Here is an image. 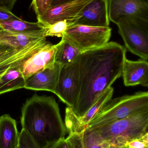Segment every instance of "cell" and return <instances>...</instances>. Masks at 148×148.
I'll use <instances>...</instances> for the list:
<instances>
[{"instance_id": "7402d4cb", "label": "cell", "mask_w": 148, "mask_h": 148, "mask_svg": "<svg viewBox=\"0 0 148 148\" xmlns=\"http://www.w3.org/2000/svg\"><path fill=\"white\" fill-rule=\"evenodd\" d=\"M73 24L67 20L59 21L49 25H44L46 31L45 36L62 37L67 29Z\"/></svg>"}, {"instance_id": "603a6c76", "label": "cell", "mask_w": 148, "mask_h": 148, "mask_svg": "<svg viewBox=\"0 0 148 148\" xmlns=\"http://www.w3.org/2000/svg\"><path fill=\"white\" fill-rule=\"evenodd\" d=\"M84 148H105L101 138L92 130L86 128L82 135Z\"/></svg>"}, {"instance_id": "8fae6325", "label": "cell", "mask_w": 148, "mask_h": 148, "mask_svg": "<svg viewBox=\"0 0 148 148\" xmlns=\"http://www.w3.org/2000/svg\"><path fill=\"white\" fill-rule=\"evenodd\" d=\"M91 1L76 0L50 7L42 15L37 18V21L46 25L67 20L73 25L79 13Z\"/></svg>"}, {"instance_id": "1f68e13d", "label": "cell", "mask_w": 148, "mask_h": 148, "mask_svg": "<svg viewBox=\"0 0 148 148\" xmlns=\"http://www.w3.org/2000/svg\"><path fill=\"white\" fill-rule=\"evenodd\" d=\"M17 148H18V147H17Z\"/></svg>"}, {"instance_id": "30bf717a", "label": "cell", "mask_w": 148, "mask_h": 148, "mask_svg": "<svg viewBox=\"0 0 148 148\" xmlns=\"http://www.w3.org/2000/svg\"><path fill=\"white\" fill-rule=\"evenodd\" d=\"M109 22L107 0H91L79 13L73 25L107 27Z\"/></svg>"}, {"instance_id": "9a60e30c", "label": "cell", "mask_w": 148, "mask_h": 148, "mask_svg": "<svg viewBox=\"0 0 148 148\" xmlns=\"http://www.w3.org/2000/svg\"><path fill=\"white\" fill-rule=\"evenodd\" d=\"M45 31L25 34L14 33L0 29V44L11 48L21 49L38 39L46 37Z\"/></svg>"}, {"instance_id": "9c48e42d", "label": "cell", "mask_w": 148, "mask_h": 148, "mask_svg": "<svg viewBox=\"0 0 148 148\" xmlns=\"http://www.w3.org/2000/svg\"><path fill=\"white\" fill-rule=\"evenodd\" d=\"M47 42L46 37H43L21 49L11 48L0 44V75L11 68H20Z\"/></svg>"}, {"instance_id": "d6986e66", "label": "cell", "mask_w": 148, "mask_h": 148, "mask_svg": "<svg viewBox=\"0 0 148 148\" xmlns=\"http://www.w3.org/2000/svg\"><path fill=\"white\" fill-rule=\"evenodd\" d=\"M81 53L65 39L62 38L61 41L57 44L55 60L56 62L61 64L62 66L70 65Z\"/></svg>"}, {"instance_id": "cb8c5ba5", "label": "cell", "mask_w": 148, "mask_h": 148, "mask_svg": "<svg viewBox=\"0 0 148 148\" xmlns=\"http://www.w3.org/2000/svg\"><path fill=\"white\" fill-rule=\"evenodd\" d=\"M18 148H40L32 137L23 129L19 134Z\"/></svg>"}, {"instance_id": "8992f818", "label": "cell", "mask_w": 148, "mask_h": 148, "mask_svg": "<svg viewBox=\"0 0 148 148\" xmlns=\"http://www.w3.org/2000/svg\"><path fill=\"white\" fill-rule=\"evenodd\" d=\"M110 27H90L73 25L67 29L62 38L81 53L104 47L111 35Z\"/></svg>"}, {"instance_id": "4fadbf2b", "label": "cell", "mask_w": 148, "mask_h": 148, "mask_svg": "<svg viewBox=\"0 0 148 148\" xmlns=\"http://www.w3.org/2000/svg\"><path fill=\"white\" fill-rule=\"evenodd\" d=\"M62 67L61 64L55 62L54 67L46 68L33 74L26 80L24 88L54 93Z\"/></svg>"}, {"instance_id": "83f0119b", "label": "cell", "mask_w": 148, "mask_h": 148, "mask_svg": "<svg viewBox=\"0 0 148 148\" xmlns=\"http://www.w3.org/2000/svg\"><path fill=\"white\" fill-rule=\"evenodd\" d=\"M21 18L14 14L11 10L0 7V22L10 20H20Z\"/></svg>"}, {"instance_id": "6da1fadb", "label": "cell", "mask_w": 148, "mask_h": 148, "mask_svg": "<svg viewBox=\"0 0 148 148\" xmlns=\"http://www.w3.org/2000/svg\"><path fill=\"white\" fill-rule=\"evenodd\" d=\"M126 53L125 47L112 41L77 56L80 89L72 109L76 116H83L103 92L122 76Z\"/></svg>"}, {"instance_id": "44dd1931", "label": "cell", "mask_w": 148, "mask_h": 148, "mask_svg": "<svg viewBox=\"0 0 148 148\" xmlns=\"http://www.w3.org/2000/svg\"><path fill=\"white\" fill-rule=\"evenodd\" d=\"M65 126L69 134H82L87 127L81 125L78 117L71 108L67 107L65 113Z\"/></svg>"}, {"instance_id": "4316f807", "label": "cell", "mask_w": 148, "mask_h": 148, "mask_svg": "<svg viewBox=\"0 0 148 148\" xmlns=\"http://www.w3.org/2000/svg\"><path fill=\"white\" fill-rule=\"evenodd\" d=\"M83 133L69 134L66 139L68 142L70 148H84L83 142Z\"/></svg>"}, {"instance_id": "5b68a950", "label": "cell", "mask_w": 148, "mask_h": 148, "mask_svg": "<svg viewBox=\"0 0 148 148\" xmlns=\"http://www.w3.org/2000/svg\"><path fill=\"white\" fill-rule=\"evenodd\" d=\"M125 47L142 60L148 59V21L131 17H123L116 23Z\"/></svg>"}, {"instance_id": "f1b7e54d", "label": "cell", "mask_w": 148, "mask_h": 148, "mask_svg": "<svg viewBox=\"0 0 148 148\" xmlns=\"http://www.w3.org/2000/svg\"><path fill=\"white\" fill-rule=\"evenodd\" d=\"M17 0H0V7L6 8L9 10L13 9Z\"/></svg>"}, {"instance_id": "ba28073f", "label": "cell", "mask_w": 148, "mask_h": 148, "mask_svg": "<svg viewBox=\"0 0 148 148\" xmlns=\"http://www.w3.org/2000/svg\"><path fill=\"white\" fill-rule=\"evenodd\" d=\"M109 21L116 24L126 17L148 21V0H107Z\"/></svg>"}, {"instance_id": "484cf974", "label": "cell", "mask_w": 148, "mask_h": 148, "mask_svg": "<svg viewBox=\"0 0 148 148\" xmlns=\"http://www.w3.org/2000/svg\"><path fill=\"white\" fill-rule=\"evenodd\" d=\"M124 148H148V133L129 142Z\"/></svg>"}, {"instance_id": "5bb4252c", "label": "cell", "mask_w": 148, "mask_h": 148, "mask_svg": "<svg viewBox=\"0 0 148 148\" xmlns=\"http://www.w3.org/2000/svg\"><path fill=\"white\" fill-rule=\"evenodd\" d=\"M122 76L125 86L141 85L148 87L147 60L142 59L132 61L126 58L123 63Z\"/></svg>"}, {"instance_id": "7a4b0ae2", "label": "cell", "mask_w": 148, "mask_h": 148, "mask_svg": "<svg viewBox=\"0 0 148 148\" xmlns=\"http://www.w3.org/2000/svg\"><path fill=\"white\" fill-rule=\"evenodd\" d=\"M21 124L40 148H51L65 138L67 130L53 96L33 95L21 108Z\"/></svg>"}, {"instance_id": "52a82bcc", "label": "cell", "mask_w": 148, "mask_h": 148, "mask_svg": "<svg viewBox=\"0 0 148 148\" xmlns=\"http://www.w3.org/2000/svg\"><path fill=\"white\" fill-rule=\"evenodd\" d=\"M79 74L77 64L74 61L62 66L54 93L67 107L74 108L79 93Z\"/></svg>"}, {"instance_id": "d4e9b609", "label": "cell", "mask_w": 148, "mask_h": 148, "mask_svg": "<svg viewBox=\"0 0 148 148\" xmlns=\"http://www.w3.org/2000/svg\"><path fill=\"white\" fill-rule=\"evenodd\" d=\"M52 0H33L31 3L37 18L42 15L50 7Z\"/></svg>"}, {"instance_id": "f546056e", "label": "cell", "mask_w": 148, "mask_h": 148, "mask_svg": "<svg viewBox=\"0 0 148 148\" xmlns=\"http://www.w3.org/2000/svg\"><path fill=\"white\" fill-rule=\"evenodd\" d=\"M51 148H70L68 142L66 139H62Z\"/></svg>"}, {"instance_id": "ffe728a7", "label": "cell", "mask_w": 148, "mask_h": 148, "mask_svg": "<svg viewBox=\"0 0 148 148\" xmlns=\"http://www.w3.org/2000/svg\"><path fill=\"white\" fill-rule=\"evenodd\" d=\"M114 91V89L113 87H109L101 95L96 102L91 107L83 116L81 117L77 116L81 125L87 128L89 122L94 117L98 111L109 100L112 99Z\"/></svg>"}, {"instance_id": "277c9868", "label": "cell", "mask_w": 148, "mask_h": 148, "mask_svg": "<svg viewBox=\"0 0 148 148\" xmlns=\"http://www.w3.org/2000/svg\"><path fill=\"white\" fill-rule=\"evenodd\" d=\"M146 111H148L147 91L136 92L134 95L111 99L89 122L87 128L98 127Z\"/></svg>"}, {"instance_id": "7c38bea8", "label": "cell", "mask_w": 148, "mask_h": 148, "mask_svg": "<svg viewBox=\"0 0 148 148\" xmlns=\"http://www.w3.org/2000/svg\"><path fill=\"white\" fill-rule=\"evenodd\" d=\"M56 50L57 44L53 45L47 41L41 48L28 58L19 68L25 80L46 68L54 67Z\"/></svg>"}, {"instance_id": "3957f363", "label": "cell", "mask_w": 148, "mask_h": 148, "mask_svg": "<svg viewBox=\"0 0 148 148\" xmlns=\"http://www.w3.org/2000/svg\"><path fill=\"white\" fill-rule=\"evenodd\" d=\"M148 129L146 111L90 130L101 138L105 148H124L129 142L148 133Z\"/></svg>"}, {"instance_id": "4dcf8cb0", "label": "cell", "mask_w": 148, "mask_h": 148, "mask_svg": "<svg viewBox=\"0 0 148 148\" xmlns=\"http://www.w3.org/2000/svg\"><path fill=\"white\" fill-rule=\"evenodd\" d=\"M76 1V0H52L51 3H50V7L74 1Z\"/></svg>"}, {"instance_id": "ac0fdd59", "label": "cell", "mask_w": 148, "mask_h": 148, "mask_svg": "<svg viewBox=\"0 0 148 148\" xmlns=\"http://www.w3.org/2000/svg\"><path fill=\"white\" fill-rule=\"evenodd\" d=\"M0 29L14 33H36L46 30L45 26L40 22H30L20 20H10L0 22Z\"/></svg>"}, {"instance_id": "2e32d148", "label": "cell", "mask_w": 148, "mask_h": 148, "mask_svg": "<svg viewBox=\"0 0 148 148\" xmlns=\"http://www.w3.org/2000/svg\"><path fill=\"white\" fill-rule=\"evenodd\" d=\"M19 134L14 119L9 114L0 116V148H17Z\"/></svg>"}, {"instance_id": "e0dca14e", "label": "cell", "mask_w": 148, "mask_h": 148, "mask_svg": "<svg viewBox=\"0 0 148 148\" xmlns=\"http://www.w3.org/2000/svg\"><path fill=\"white\" fill-rule=\"evenodd\" d=\"M25 82L19 67L9 69L0 75V95L24 88Z\"/></svg>"}]
</instances>
